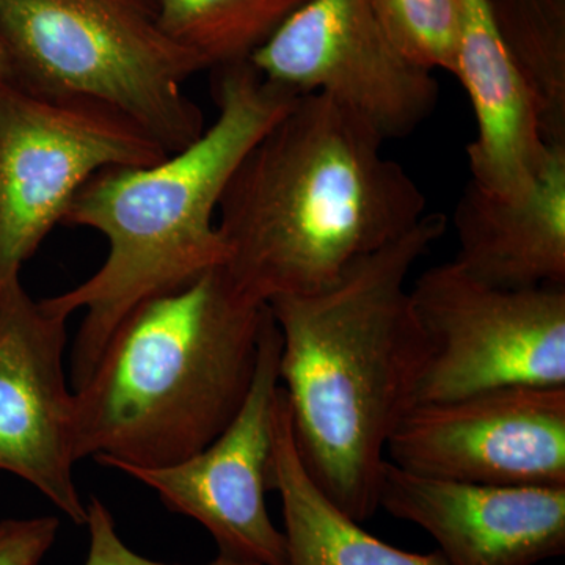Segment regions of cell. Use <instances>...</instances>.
<instances>
[{"label":"cell","instance_id":"obj_16","mask_svg":"<svg viewBox=\"0 0 565 565\" xmlns=\"http://www.w3.org/2000/svg\"><path fill=\"white\" fill-rule=\"evenodd\" d=\"M489 9L530 93L542 139L565 147V0H489Z\"/></svg>","mask_w":565,"mask_h":565},{"label":"cell","instance_id":"obj_10","mask_svg":"<svg viewBox=\"0 0 565 565\" xmlns=\"http://www.w3.org/2000/svg\"><path fill=\"white\" fill-rule=\"evenodd\" d=\"M280 349L270 311L250 392L228 427L182 462L125 471L154 490L167 509L199 522L214 539L217 557L233 563L288 565L285 534L274 525L266 505Z\"/></svg>","mask_w":565,"mask_h":565},{"label":"cell","instance_id":"obj_9","mask_svg":"<svg viewBox=\"0 0 565 565\" xmlns=\"http://www.w3.org/2000/svg\"><path fill=\"white\" fill-rule=\"evenodd\" d=\"M386 455L427 478L565 487V385L497 386L412 405Z\"/></svg>","mask_w":565,"mask_h":565},{"label":"cell","instance_id":"obj_4","mask_svg":"<svg viewBox=\"0 0 565 565\" xmlns=\"http://www.w3.org/2000/svg\"><path fill=\"white\" fill-rule=\"evenodd\" d=\"M269 313L222 266L139 305L74 392L77 460L125 473L206 448L250 392Z\"/></svg>","mask_w":565,"mask_h":565},{"label":"cell","instance_id":"obj_15","mask_svg":"<svg viewBox=\"0 0 565 565\" xmlns=\"http://www.w3.org/2000/svg\"><path fill=\"white\" fill-rule=\"evenodd\" d=\"M267 486L281 500L288 565H448L438 550L419 555L374 537L327 498L297 451L281 386Z\"/></svg>","mask_w":565,"mask_h":565},{"label":"cell","instance_id":"obj_19","mask_svg":"<svg viewBox=\"0 0 565 565\" xmlns=\"http://www.w3.org/2000/svg\"><path fill=\"white\" fill-rule=\"evenodd\" d=\"M88 555L85 565H188L169 564L134 552L131 546L122 541L117 530L114 515L106 504L93 497L87 503ZM204 565H252L233 563V561L215 557Z\"/></svg>","mask_w":565,"mask_h":565},{"label":"cell","instance_id":"obj_11","mask_svg":"<svg viewBox=\"0 0 565 565\" xmlns=\"http://www.w3.org/2000/svg\"><path fill=\"white\" fill-rule=\"evenodd\" d=\"M68 319L25 291L0 286V471L46 497L77 526L87 503L74 481L76 394L65 373Z\"/></svg>","mask_w":565,"mask_h":565},{"label":"cell","instance_id":"obj_1","mask_svg":"<svg viewBox=\"0 0 565 565\" xmlns=\"http://www.w3.org/2000/svg\"><path fill=\"white\" fill-rule=\"evenodd\" d=\"M445 230V215L426 214L329 288L269 303L297 451L319 489L359 523L379 511L386 444L416 404L429 359L408 275Z\"/></svg>","mask_w":565,"mask_h":565},{"label":"cell","instance_id":"obj_20","mask_svg":"<svg viewBox=\"0 0 565 565\" xmlns=\"http://www.w3.org/2000/svg\"><path fill=\"white\" fill-rule=\"evenodd\" d=\"M61 531L57 516L0 520V565H41Z\"/></svg>","mask_w":565,"mask_h":565},{"label":"cell","instance_id":"obj_3","mask_svg":"<svg viewBox=\"0 0 565 565\" xmlns=\"http://www.w3.org/2000/svg\"><path fill=\"white\" fill-rule=\"evenodd\" d=\"M212 71L218 114L199 139L152 166L103 170L66 211L65 225L95 230L109 244L92 277L41 300L66 319L84 311L71 349L74 392L139 305L222 266L225 245L215 215L223 193L256 141L300 96L264 79L250 61Z\"/></svg>","mask_w":565,"mask_h":565},{"label":"cell","instance_id":"obj_5","mask_svg":"<svg viewBox=\"0 0 565 565\" xmlns=\"http://www.w3.org/2000/svg\"><path fill=\"white\" fill-rule=\"evenodd\" d=\"M11 82L107 104L172 154L202 136L185 84L203 71L162 29L159 0H0Z\"/></svg>","mask_w":565,"mask_h":565},{"label":"cell","instance_id":"obj_13","mask_svg":"<svg viewBox=\"0 0 565 565\" xmlns=\"http://www.w3.org/2000/svg\"><path fill=\"white\" fill-rule=\"evenodd\" d=\"M457 6L452 74L462 82L478 122L467 148L471 181L508 199L523 195L552 147L542 139L530 93L494 29L489 0H457Z\"/></svg>","mask_w":565,"mask_h":565},{"label":"cell","instance_id":"obj_21","mask_svg":"<svg viewBox=\"0 0 565 565\" xmlns=\"http://www.w3.org/2000/svg\"><path fill=\"white\" fill-rule=\"evenodd\" d=\"M11 79L10 58L7 54L6 43H3L2 33H0V84Z\"/></svg>","mask_w":565,"mask_h":565},{"label":"cell","instance_id":"obj_7","mask_svg":"<svg viewBox=\"0 0 565 565\" xmlns=\"http://www.w3.org/2000/svg\"><path fill=\"white\" fill-rule=\"evenodd\" d=\"M429 359L416 404L508 385H565V285L503 289L451 262L411 289Z\"/></svg>","mask_w":565,"mask_h":565},{"label":"cell","instance_id":"obj_17","mask_svg":"<svg viewBox=\"0 0 565 565\" xmlns=\"http://www.w3.org/2000/svg\"><path fill=\"white\" fill-rule=\"evenodd\" d=\"M307 0H159L162 29L203 70L250 61Z\"/></svg>","mask_w":565,"mask_h":565},{"label":"cell","instance_id":"obj_2","mask_svg":"<svg viewBox=\"0 0 565 565\" xmlns=\"http://www.w3.org/2000/svg\"><path fill=\"white\" fill-rule=\"evenodd\" d=\"M385 140L307 93L248 151L218 206L223 273L255 303L329 288L414 230L426 196Z\"/></svg>","mask_w":565,"mask_h":565},{"label":"cell","instance_id":"obj_18","mask_svg":"<svg viewBox=\"0 0 565 565\" xmlns=\"http://www.w3.org/2000/svg\"><path fill=\"white\" fill-rule=\"evenodd\" d=\"M390 39L423 68L452 74L459 35L457 0H371Z\"/></svg>","mask_w":565,"mask_h":565},{"label":"cell","instance_id":"obj_8","mask_svg":"<svg viewBox=\"0 0 565 565\" xmlns=\"http://www.w3.org/2000/svg\"><path fill=\"white\" fill-rule=\"evenodd\" d=\"M270 84L321 93L382 139H404L433 115L434 71L405 57L371 0H307L250 57Z\"/></svg>","mask_w":565,"mask_h":565},{"label":"cell","instance_id":"obj_12","mask_svg":"<svg viewBox=\"0 0 565 565\" xmlns=\"http://www.w3.org/2000/svg\"><path fill=\"white\" fill-rule=\"evenodd\" d=\"M377 505L426 531L448 565H537L565 555V487L470 484L385 460Z\"/></svg>","mask_w":565,"mask_h":565},{"label":"cell","instance_id":"obj_6","mask_svg":"<svg viewBox=\"0 0 565 565\" xmlns=\"http://www.w3.org/2000/svg\"><path fill=\"white\" fill-rule=\"evenodd\" d=\"M169 152L125 114L87 98L0 84V286L20 278L95 174Z\"/></svg>","mask_w":565,"mask_h":565},{"label":"cell","instance_id":"obj_14","mask_svg":"<svg viewBox=\"0 0 565 565\" xmlns=\"http://www.w3.org/2000/svg\"><path fill=\"white\" fill-rule=\"evenodd\" d=\"M455 263L503 289L565 285V147H552L530 191L497 195L473 181L455 212Z\"/></svg>","mask_w":565,"mask_h":565}]
</instances>
